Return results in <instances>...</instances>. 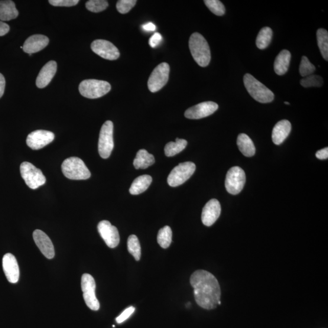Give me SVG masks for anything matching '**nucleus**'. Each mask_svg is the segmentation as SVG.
<instances>
[{"mask_svg":"<svg viewBox=\"0 0 328 328\" xmlns=\"http://www.w3.org/2000/svg\"><path fill=\"white\" fill-rule=\"evenodd\" d=\"M190 281L196 303L204 309H215L221 297L219 282L215 276L209 272L198 270L191 275Z\"/></svg>","mask_w":328,"mask_h":328,"instance_id":"obj_1","label":"nucleus"},{"mask_svg":"<svg viewBox=\"0 0 328 328\" xmlns=\"http://www.w3.org/2000/svg\"><path fill=\"white\" fill-rule=\"evenodd\" d=\"M189 48L191 54L198 65L201 67L209 65L211 60L210 48L202 35L195 32L191 35Z\"/></svg>","mask_w":328,"mask_h":328,"instance_id":"obj_2","label":"nucleus"},{"mask_svg":"<svg viewBox=\"0 0 328 328\" xmlns=\"http://www.w3.org/2000/svg\"><path fill=\"white\" fill-rule=\"evenodd\" d=\"M244 83L247 91L256 101L263 103H270L274 99V94L254 77L250 74L244 76Z\"/></svg>","mask_w":328,"mask_h":328,"instance_id":"obj_3","label":"nucleus"},{"mask_svg":"<svg viewBox=\"0 0 328 328\" xmlns=\"http://www.w3.org/2000/svg\"><path fill=\"white\" fill-rule=\"evenodd\" d=\"M64 177L72 180H85L91 177V172L81 159L71 157L64 160L61 165Z\"/></svg>","mask_w":328,"mask_h":328,"instance_id":"obj_4","label":"nucleus"},{"mask_svg":"<svg viewBox=\"0 0 328 328\" xmlns=\"http://www.w3.org/2000/svg\"><path fill=\"white\" fill-rule=\"evenodd\" d=\"M111 89L108 82L95 79L84 80L79 88L81 95L89 99L99 98L108 93Z\"/></svg>","mask_w":328,"mask_h":328,"instance_id":"obj_5","label":"nucleus"},{"mask_svg":"<svg viewBox=\"0 0 328 328\" xmlns=\"http://www.w3.org/2000/svg\"><path fill=\"white\" fill-rule=\"evenodd\" d=\"M20 173L26 184L31 189H37L46 183V177L42 171L30 162H24L21 163Z\"/></svg>","mask_w":328,"mask_h":328,"instance_id":"obj_6","label":"nucleus"},{"mask_svg":"<svg viewBox=\"0 0 328 328\" xmlns=\"http://www.w3.org/2000/svg\"><path fill=\"white\" fill-rule=\"evenodd\" d=\"M196 170V165L191 162L181 163L175 167L168 175L167 182L169 186L176 187L184 184L189 179Z\"/></svg>","mask_w":328,"mask_h":328,"instance_id":"obj_7","label":"nucleus"},{"mask_svg":"<svg viewBox=\"0 0 328 328\" xmlns=\"http://www.w3.org/2000/svg\"><path fill=\"white\" fill-rule=\"evenodd\" d=\"M113 123L107 121L100 129L98 150L100 157L107 159L110 157L114 148Z\"/></svg>","mask_w":328,"mask_h":328,"instance_id":"obj_8","label":"nucleus"},{"mask_svg":"<svg viewBox=\"0 0 328 328\" xmlns=\"http://www.w3.org/2000/svg\"><path fill=\"white\" fill-rule=\"evenodd\" d=\"M81 286H82L84 300L87 307L93 311H98L100 308V303L96 295V285L94 278L89 274H83Z\"/></svg>","mask_w":328,"mask_h":328,"instance_id":"obj_9","label":"nucleus"},{"mask_svg":"<svg viewBox=\"0 0 328 328\" xmlns=\"http://www.w3.org/2000/svg\"><path fill=\"white\" fill-rule=\"evenodd\" d=\"M245 183L246 174L242 168L233 167L227 172L225 186L229 193L235 195L241 192Z\"/></svg>","mask_w":328,"mask_h":328,"instance_id":"obj_10","label":"nucleus"},{"mask_svg":"<svg viewBox=\"0 0 328 328\" xmlns=\"http://www.w3.org/2000/svg\"><path fill=\"white\" fill-rule=\"evenodd\" d=\"M170 73V66L167 63H162L155 68L149 78L148 87L152 93L161 90L167 84Z\"/></svg>","mask_w":328,"mask_h":328,"instance_id":"obj_11","label":"nucleus"},{"mask_svg":"<svg viewBox=\"0 0 328 328\" xmlns=\"http://www.w3.org/2000/svg\"><path fill=\"white\" fill-rule=\"evenodd\" d=\"M97 229L106 245L110 248H115L119 244L120 236L118 229L108 221L103 220L97 226Z\"/></svg>","mask_w":328,"mask_h":328,"instance_id":"obj_12","label":"nucleus"},{"mask_svg":"<svg viewBox=\"0 0 328 328\" xmlns=\"http://www.w3.org/2000/svg\"><path fill=\"white\" fill-rule=\"evenodd\" d=\"M92 51L105 59L115 60L120 56L119 51L111 42L105 40H94L91 45Z\"/></svg>","mask_w":328,"mask_h":328,"instance_id":"obj_13","label":"nucleus"},{"mask_svg":"<svg viewBox=\"0 0 328 328\" xmlns=\"http://www.w3.org/2000/svg\"><path fill=\"white\" fill-rule=\"evenodd\" d=\"M54 138L53 132L39 129L28 136L27 144L32 150H40L53 142Z\"/></svg>","mask_w":328,"mask_h":328,"instance_id":"obj_14","label":"nucleus"},{"mask_svg":"<svg viewBox=\"0 0 328 328\" xmlns=\"http://www.w3.org/2000/svg\"><path fill=\"white\" fill-rule=\"evenodd\" d=\"M217 108H218V105L216 103L204 102L187 109L184 115L187 119H200L212 115Z\"/></svg>","mask_w":328,"mask_h":328,"instance_id":"obj_15","label":"nucleus"},{"mask_svg":"<svg viewBox=\"0 0 328 328\" xmlns=\"http://www.w3.org/2000/svg\"><path fill=\"white\" fill-rule=\"evenodd\" d=\"M222 212L220 203L216 199L211 200L204 207L202 212V222L204 225L210 227L216 222Z\"/></svg>","mask_w":328,"mask_h":328,"instance_id":"obj_16","label":"nucleus"},{"mask_svg":"<svg viewBox=\"0 0 328 328\" xmlns=\"http://www.w3.org/2000/svg\"><path fill=\"white\" fill-rule=\"evenodd\" d=\"M3 269L8 280L16 283L19 280V270L17 259L12 253H6L3 258Z\"/></svg>","mask_w":328,"mask_h":328,"instance_id":"obj_17","label":"nucleus"},{"mask_svg":"<svg viewBox=\"0 0 328 328\" xmlns=\"http://www.w3.org/2000/svg\"><path fill=\"white\" fill-rule=\"evenodd\" d=\"M33 238L39 249L45 257L53 259L55 256L54 247L49 236L40 230H35Z\"/></svg>","mask_w":328,"mask_h":328,"instance_id":"obj_18","label":"nucleus"},{"mask_svg":"<svg viewBox=\"0 0 328 328\" xmlns=\"http://www.w3.org/2000/svg\"><path fill=\"white\" fill-rule=\"evenodd\" d=\"M50 42L49 38L43 35L37 34L32 35L25 41L23 50L26 53L32 54L43 50Z\"/></svg>","mask_w":328,"mask_h":328,"instance_id":"obj_19","label":"nucleus"},{"mask_svg":"<svg viewBox=\"0 0 328 328\" xmlns=\"http://www.w3.org/2000/svg\"><path fill=\"white\" fill-rule=\"evenodd\" d=\"M57 64L56 61H49L42 68L36 79V85L39 89H43L51 82L57 72Z\"/></svg>","mask_w":328,"mask_h":328,"instance_id":"obj_20","label":"nucleus"},{"mask_svg":"<svg viewBox=\"0 0 328 328\" xmlns=\"http://www.w3.org/2000/svg\"><path fill=\"white\" fill-rule=\"evenodd\" d=\"M291 131V124L287 120H282L273 129L272 139L275 145H280L288 137Z\"/></svg>","mask_w":328,"mask_h":328,"instance_id":"obj_21","label":"nucleus"},{"mask_svg":"<svg viewBox=\"0 0 328 328\" xmlns=\"http://www.w3.org/2000/svg\"><path fill=\"white\" fill-rule=\"evenodd\" d=\"M291 54L288 50H282L276 57L274 62V71L278 76H282L287 72L290 67Z\"/></svg>","mask_w":328,"mask_h":328,"instance_id":"obj_22","label":"nucleus"},{"mask_svg":"<svg viewBox=\"0 0 328 328\" xmlns=\"http://www.w3.org/2000/svg\"><path fill=\"white\" fill-rule=\"evenodd\" d=\"M18 11L14 2L0 1V20L10 21L18 17Z\"/></svg>","mask_w":328,"mask_h":328,"instance_id":"obj_23","label":"nucleus"},{"mask_svg":"<svg viewBox=\"0 0 328 328\" xmlns=\"http://www.w3.org/2000/svg\"><path fill=\"white\" fill-rule=\"evenodd\" d=\"M237 145L240 151L246 157H252L255 154V147L252 139L244 133L238 135Z\"/></svg>","mask_w":328,"mask_h":328,"instance_id":"obj_24","label":"nucleus"},{"mask_svg":"<svg viewBox=\"0 0 328 328\" xmlns=\"http://www.w3.org/2000/svg\"><path fill=\"white\" fill-rule=\"evenodd\" d=\"M152 182V178L150 175L145 174L136 178L133 182L129 193L133 195H137L147 190Z\"/></svg>","mask_w":328,"mask_h":328,"instance_id":"obj_25","label":"nucleus"},{"mask_svg":"<svg viewBox=\"0 0 328 328\" xmlns=\"http://www.w3.org/2000/svg\"><path fill=\"white\" fill-rule=\"evenodd\" d=\"M155 162L154 156L144 149H142L137 152L133 165L136 169H145L155 164Z\"/></svg>","mask_w":328,"mask_h":328,"instance_id":"obj_26","label":"nucleus"},{"mask_svg":"<svg viewBox=\"0 0 328 328\" xmlns=\"http://www.w3.org/2000/svg\"><path fill=\"white\" fill-rule=\"evenodd\" d=\"M187 141L185 139H176V142H168L165 145L164 151L165 154L168 157H173V156L180 154L187 147Z\"/></svg>","mask_w":328,"mask_h":328,"instance_id":"obj_27","label":"nucleus"},{"mask_svg":"<svg viewBox=\"0 0 328 328\" xmlns=\"http://www.w3.org/2000/svg\"><path fill=\"white\" fill-rule=\"evenodd\" d=\"M273 32L270 28L265 27L261 29L256 37V45L260 50H265L270 45Z\"/></svg>","mask_w":328,"mask_h":328,"instance_id":"obj_28","label":"nucleus"},{"mask_svg":"<svg viewBox=\"0 0 328 328\" xmlns=\"http://www.w3.org/2000/svg\"><path fill=\"white\" fill-rule=\"evenodd\" d=\"M318 46L324 60H328V32L325 29H319L317 32Z\"/></svg>","mask_w":328,"mask_h":328,"instance_id":"obj_29","label":"nucleus"},{"mask_svg":"<svg viewBox=\"0 0 328 328\" xmlns=\"http://www.w3.org/2000/svg\"><path fill=\"white\" fill-rule=\"evenodd\" d=\"M128 252L133 256L136 261L140 260L141 257V248L138 237L132 235L128 237L127 242Z\"/></svg>","mask_w":328,"mask_h":328,"instance_id":"obj_30","label":"nucleus"},{"mask_svg":"<svg viewBox=\"0 0 328 328\" xmlns=\"http://www.w3.org/2000/svg\"><path fill=\"white\" fill-rule=\"evenodd\" d=\"M158 243L161 248L167 249L170 246L172 242V231L170 227L165 226L158 232Z\"/></svg>","mask_w":328,"mask_h":328,"instance_id":"obj_31","label":"nucleus"},{"mask_svg":"<svg viewBox=\"0 0 328 328\" xmlns=\"http://www.w3.org/2000/svg\"><path fill=\"white\" fill-rule=\"evenodd\" d=\"M204 3L213 14L217 16H222L225 14V6L218 0H205Z\"/></svg>","mask_w":328,"mask_h":328,"instance_id":"obj_32","label":"nucleus"},{"mask_svg":"<svg viewBox=\"0 0 328 328\" xmlns=\"http://www.w3.org/2000/svg\"><path fill=\"white\" fill-rule=\"evenodd\" d=\"M108 6V3L105 0H90L86 3V8L92 12H100L103 11Z\"/></svg>","mask_w":328,"mask_h":328,"instance_id":"obj_33","label":"nucleus"},{"mask_svg":"<svg viewBox=\"0 0 328 328\" xmlns=\"http://www.w3.org/2000/svg\"><path fill=\"white\" fill-rule=\"evenodd\" d=\"M299 70L300 75L302 77H306L312 75L315 72L316 67L310 62L308 57L303 56L301 58Z\"/></svg>","mask_w":328,"mask_h":328,"instance_id":"obj_34","label":"nucleus"},{"mask_svg":"<svg viewBox=\"0 0 328 328\" xmlns=\"http://www.w3.org/2000/svg\"><path fill=\"white\" fill-rule=\"evenodd\" d=\"M323 83L322 77L318 75H310L300 80L301 85L304 88L320 87Z\"/></svg>","mask_w":328,"mask_h":328,"instance_id":"obj_35","label":"nucleus"},{"mask_svg":"<svg viewBox=\"0 0 328 328\" xmlns=\"http://www.w3.org/2000/svg\"><path fill=\"white\" fill-rule=\"evenodd\" d=\"M136 2V0H120L117 3L116 8L121 14H126L134 7Z\"/></svg>","mask_w":328,"mask_h":328,"instance_id":"obj_36","label":"nucleus"},{"mask_svg":"<svg viewBox=\"0 0 328 328\" xmlns=\"http://www.w3.org/2000/svg\"><path fill=\"white\" fill-rule=\"evenodd\" d=\"M49 3L54 6H63V7H71L76 6L79 3V0H50Z\"/></svg>","mask_w":328,"mask_h":328,"instance_id":"obj_37","label":"nucleus"},{"mask_svg":"<svg viewBox=\"0 0 328 328\" xmlns=\"http://www.w3.org/2000/svg\"><path fill=\"white\" fill-rule=\"evenodd\" d=\"M135 311V308L133 307L128 308L119 316L116 318V322L119 324L123 323V321L127 320L132 316Z\"/></svg>","mask_w":328,"mask_h":328,"instance_id":"obj_38","label":"nucleus"},{"mask_svg":"<svg viewBox=\"0 0 328 328\" xmlns=\"http://www.w3.org/2000/svg\"><path fill=\"white\" fill-rule=\"evenodd\" d=\"M162 40V35L158 32H156L149 40V45L152 48H156L160 44Z\"/></svg>","mask_w":328,"mask_h":328,"instance_id":"obj_39","label":"nucleus"},{"mask_svg":"<svg viewBox=\"0 0 328 328\" xmlns=\"http://www.w3.org/2000/svg\"><path fill=\"white\" fill-rule=\"evenodd\" d=\"M316 156L319 160H327L328 158V148H324L322 150L318 151Z\"/></svg>","mask_w":328,"mask_h":328,"instance_id":"obj_40","label":"nucleus"},{"mask_svg":"<svg viewBox=\"0 0 328 328\" xmlns=\"http://www.w3.org/2000/svg\"><path fill=\"white\" fill-rule=\"evenodd\" d=\"M10 30L9 26L5 23L0 21V36H4Z\"/></svg>","mask_w":328,"mask_h":328,"instance_id":"obj_41","label":"nucleus"},{"mask_svg":"<svg viewBox=\"0 0 328 328\" xmlns=\"http://www.w3.org/2000/svg\"><path fill=\"white\" fill-rule=\"evenodd\" d=\"M6 86L5 78L3 74L0 73V98L3 96L5 93Z\"/></svg>","mask_w":328,"mask_h":328,"instance_id":"obj_42","label":"nucleus"},{"mask_svg":"<svg viewBox=\"0 0 328 328\" xmlns=\"http://www.w3.org/2000/svg\"><path fill=\"white\" fill-rule=\"evenodd\" d=\"M142 28L144 29L145 31H155L156 30V26L152 23L149 22L147 24H145L142 26Z\"/></svg>","mask_w":328,"mask_h":328,"instance_id":"obj_43","label":"nucleus"},{"mask_svg":"<svg viewBox=\"0 0 328 328\" xmlns=\"http://www.w3.org/2000/svg\"><path fill=\"white\" fill-rule=\"evenodd\" d=\"M285 103L287 104V105H290V103L288 102H285Z\"/></svg>","mask_w":328,"mask_h":328,"instance_id":"obj_44","label":"nucleus"},{"mask_svg":"<svg viewBox=\"0 0 328 328\" xmlns=\"http://www.w3.org/2000/svg\"><path fill=\"white\" fill-rule=\"evenodd\" d=\"M221 303H222V302H221V301H218V304H221Z\"/></svg>","mask_w":328,"mask_h":328,"instance_id":"obj_45","label":"nucleus"}]
</instances>
